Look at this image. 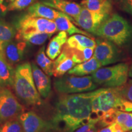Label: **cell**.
Here are the masks:
<instances>
[{
  "instance_id": "obj_2",
  "label": "cell",
  "mask_w": 132,
  "mask_h": 132,
  "mask_svg": "<svg viewBox=\"0 0 132 132\" xmlns=\"http://www.w3.org/2000/svg\"><path fill=\"white\" fill-rule=\"evenodd\" d=\"M15 94L28 105L39 106L42 103L32 76L31 64L29 62L19 64L15 69L13 87Z\"/></svg>"
},
{
  "instance_id": "obj_20",
  "label": "cell",
  "mask_w": 132,
  "mask_h": 132,
  "mask_svg": "<svg viewBox=\"0 0 132 132\" xmlns=\"http://www.w3.org/2000/svg\"><path fill=\"white\" fill-rule=\"evenodd\" d=\"M15 69L7 62L0 52V85L3 87H13Z\"/></svg>"
},
{
  "instance_id": "obj_31",
  "label": "cell",
  "mask_w": 132,
  "mask_h": 132,
  "mask_svg": "<svg viewBox=\"0 0 132 132\" xmlns=\"http://www.w3.org/2000/svg\"><path fill=\"white\" fill-rule=\"evenodd\" d=\"M119 7L132 16V0H118Z\"/></svg>"
},
{
  "instance_id": "obj_23",
  "label": "cell",
  "mask_w": 132,
  "mask_h": 132,
  "mask_svg": "<svg viewBox=\"0 0 132 132\" xmlns=\"http://www.w3.org/2000/svg\"><path fill=\"white\" fill-rule=\"evenodd\" d=\"M94 49V48H86L83 50H78L70 48L65 44L62 47V50H65L70 55L73 61L77 64L87 61L91 58L93 56Z\"/></svg>"
},
{
  "instance_id": "obj_28",
  "label": "cell",
  "mask_w": 132,
  "mask_h": 132,
  "mask_svg": "<svg viewBox=\"0 0 132 132\" xmlns=\"http://www.w3.org/2000/svg\"><path fill=\"white\" fill-rule=\"evenodd\" d=\"M1 132H23V128L18 119L9 120L1 126Z\"/></svg>"
},
{
  "instance_id": "obj_7",
  "label": "cell",
  "mask_w": 132,
  "mask_h": 132,
  "mask_svg": "<svg viewBox=\"0 0 132 132\" xmlns=\"http://www.w3.org/2000/svg\"><path fill=\"white\" fill-rule=\"evenodd\" d=\"M54 87L63 94L82 93L95 90L97 87L92 76L64 75L54 81Z\"/></svg>"
},
{
  "instance_id": "obj_36",
  "label": "cell",
  "mask_w": 132,
  "mask_h": 132,
  "mask_svg": "<svg viewBox=\"0 0 132 132\" xmlns=\"http://www.w3.org/2000/svg\"><path fill=\"white\" fill-rule=\"evenodd\" d=\"M98 130H97V128H96V127H95V125H94V126H93L92 127L89 128V129L86 132H98Z\"/></svg>"
},
{
  "instance_id": "obj_30",
  "label": "cell",
  "mask_w": 132,
  "mask_h": 132,
  "mask_svg": "<svg viewBox=\"0 0 132 132\" xmlns=\"http://www.w3.org/2000/svg\"><path fill=\"white\" fill-rule=\"evenodd\" d=\"M36 0H14L7 6L9 11H20L31 6Z\"/></svg>"
},
{
  "instance_id": "obj_18",
  "label": "cell",
  "mask_w": 132,
  "mask_h": 132,
  "mask_svg": "<svg viewBox=\"0 0 132 132\" xmlns=\"http://www.w3.org/2000/svg\"><path fill=\"white\" fill-rule=\"evenodd\" d=\"M67 40V33L65 31H60L56 36L52 38L49 42L46 50L48 57L52 60L56 59L61 53L63 46Z\"/></svg>"
},
{
  "instance_id": "obj_29",
  "label": "cell",
  "mask_w": 132,
  "mask_h": 132,
  "mask_svg": "<svg viewBox=\"0 0 132 132\" xmlns=\"http://www.w3.org/2000/svg\"><path fill=\"white\" fill-rule=\"evenodd\" d=\"M116 89L123 99L132 102V80L127 81L123 86L116 87Z\"/></svg>"
},
{
  "instance_id": "obj_10",
  "label": "cell",
  "mask_w": 132,
  "mask_h": 132,
  "mask_svg": "<svg viewBox=\"0 0 132 132\" xmlns=\"http://www.w3.org/2000/svg\"><path fill=\"white\" fill-rule=\"evenodd\" d=\"M23 132H44L54 129L52 122H47L33 111L22 113L17 118Z\"/></svg>"
},
{
  "instance_id": "obj_19",
  "label": "cell",
  "mask_w": 132,
  "mask_h": 132,
  "mask_svg": "<svg viewBox=\"0 0 132 132\" xmlns=\"http://www.w3.org/2000/svg\"><path fill=\"white\" fill-rule=\"evenodd\" d=\"M102 64L96 58L92 56L87 61L77 64L68 72L69 75L84 77L92 74L102 67Z\"/></svg>"
},
{
  "instance_id": "obj_32",
  "label": "cell",
  "mask_w": 132,
  "mask_h": 132,
  "mask_svg": "<svg viewBox=\"0 0 132 132\" xmlns=\"http://www.w3.org/2000/svg\"><path fill=\"white\" fill-rule=\"evenodd\" d=\"M98 132H124L120 126L117 123L114 122L98 130Z\"/></svg>"
},
{
  "instance_id": "obj_6",
  "label": "cell",
  "mask_w": 132,
  "mask_h": 132,
  "mask_svg": "<svg viewBox=\"0 0 132 132\" xmlns=\"http://www.w3.org/2000/svg\"><path fill=\"white\" fill-rule=\"evenodd\" d=\"M16 35L29 33H47L52 34L57 31L55 21L40 17H35L28 14L21 15L15 20Z\"/></svg>"
},
{
  "instance_id": "obj_13",
  "label": "cell",
  "mask_w": 132,
  "mask_h": 132,
  "mask_svg": "<svg viewBox=\"0 0 132 132\" xmlns=\"http://www.w3.org/2000/svg\"><path fill=\"white\" fill-rule=\"evenodd\" d=\"M32 76L36 88L44 98H47L50 94L52 90V83L49 76L44 73L34 62L31 63Z\"/></svg>"
},
{
  "instance_id": "obj_12",
  "label": "cell",
  "mask_w": 132,
  "mask_h": 132,
  "mask_svg": "<svg viewBox=\"0 0 132 132\" xmlns=\"http://www.w3.org/2000/svg\"><path fill=\"white\" fill-rule=\"evenodd\" d=\"M26 45L27 43L19 40L10 41L5 44L2 53L10 65L13 66L22 60Z\"/></svg>"
},
{
  "instance_id": "obj_1",
  "label": "cell",
  "mask_w": 132,
  "mask_h": 132,
  "mask_svg": "<svg viewBox=\"0 0 132 132\" xmlns=\"http://www.w3.org/2000/svg\"><path fill=\"white\" fill-rule=\"evenodd\" d=\"M99 90L78 94H63L59 97L52 121L54 129L73 132L90 123L92 102Z\"/></svg>"
},
{
  "instance_id": "obj_15",
  "label": "cell",
  "mask_w": 132,
  "mask_h": 132,
  "mask_svg": "<svg viewBox=\"0 0 132 132\" xmlns=\"http://www.w3.org/2000/svg\"><path fill=\"white\" fill-rule=\"evenodd\" d=\"M61 12L55 11L53 8L41 2L32 4L27 9V14L32 16L40 17L44 19L54 20L60 15Z\"/></svg>"
},
{
  "instance_id": "obj_24",
  "label": "cell",
  "mask_w": 132,
  "mask_h": 132,
  "mask_svg": "<svg viewBox=\"0 0 132 132\" xmlns=\"http://www.w3.org/2000/svg\"><path fill=\"white\" fill-rule=\"evenodd\" d=\"M16 31L14 26L4 20H0V52L2 53L3 47L6 43L13 40Z\"/></svg>"
},
{
  "instance_id": "obj_11",
  "label": "cell",
  "mask_w": 132,
  "mask_h": 132,
  "mask_svg": "<svg viewBox=\"0 0 132 132\" xmlns=\"http://www.w3.org/2000/svg\"><path fill=\"white\" fill-rule=\"evenodd\" d=\"M93 56L102 66H104L116 62L118 59V53L113 42L106 39H98L96 41Z\"/></svg>"
},
{
  "instance_id": "obj_33",
  "label": "cell",
  "mask_w": 132,
  "mask_h": 132,
  "mask_svg": "<svg viewBox=\"0 0 132 132\" xmlns=\"http://www.w3.org/2000/svg\"><path fill=\"white\" fill-rule=\"evenodd\" d=\"M117 110L122 111L132 112V102L122 98L120 104L117 107Z\"/></svg>"
},
{
  "instance_id": "obj_27",
  "label": "cell",
  "mask_w": 132,
  "mask_h": 132,
  "mask_svg": "<svg viewBox=\"0 0 132 132\" xmlns=\"http://www.w3.org/2000/svg\"><path fill=\"white\" fill-rule=\"evenodd\" d=\"M114 120L120 125L124 132L132 130V112L129 113L116 110L114 113Z\"/></svg>"
},
{
  "instance_id": "obj_37",
  "label": "cell",
  "mask_w": 132,
  "mask_h": 132,
  "mask_svg": "<svg viewBox=\"0 0 132 132\" xmlns=\"http://www.w3.org/2000/svg\"><path fill=\"white\" fill-rule=\"evenodd\" d=\"M128 77L132 78V64L131 67L129 68V70H128Z\"/></svg>"
},
{
  "instance_id": "obj_26",
  "label": "cell",
  "mask_w": 132,
  "mask_h": 132,
  "mask_svg": "<svg viewBox=\"0 0 132 132\" xmlns=\"http://www.w3.org/2000/svg\"><path fill=\"white\" fill-rule=\"evenodd\" d=\"M52 36V34H47V33H29V34L16 35L15 39L16 40L24 41L32 45H40L44 44L46 40Z\"/></svg>"
},
{
  "instance_id": "obj_21",
  "label": "cell",
  "mask_w": 132,
  "mask_h": 132,
  "mask_svg": "<svg viewBox=\"0 0 132 132\" xmlns=\"http://www.w3.org/2000/svg\"><path fill=\"white\" fill-rule=\"evenodd\" d=\"M65 45L70 48L83 50L86 48H95L96 42L93 39L82 34H75L67 39Z\"/></svg>"
},
{
  "instance_id": "obj_16",
  "label": "cell",
  "mask_w": 132,
  "mask_h": 132,
  "mask_svg": "<svg viewBox=\"0 0 132 132\" xmlns=\"http://www.w3.org/2000/svg\"><path fill=\"white\" fill-rule=\"evenodd\" d=\"M77 64L72 57L64 50L61 53L54 61L53 75L56 77H61L71 70Z\"/></svg>"
},
{
  "instance_id": "obj_38",
  "label": "cell",
  "mask_w": 132,
  "mask_h": 132,
  "mask_svg": "<svg viewBox=\"0 0 132 132\" xmlns=\"http://www.w3.org/2000/svg\"><path fill=\"white\" fill-rule=\"evenodd\" d=\"M3 1H4V0H0V4H3Z\"/></svg>"
},
{
  "instance_id": "obj_3",
  "label": "cell",
  "mask_w": 132,
  "mask_h": 132,
  "mask_svg": "<svg viewBox=\"0 0 132 132\" xmlns=\"http://www.w3.org/2000/svg\"><path fill=\"white\" fill-rule=\"evenodd\" d=\"M94 35L122 47L132 37V26L124 18L114 14L104 21Z\"/></svg>"
},
{
  "instance_id": "obj_17",
  "label": "cell",
  "mask_w": 132,
  "mask_h": 132,
  "mask_svg": "<svg viewBox=\"0 0 132 132\" xmlns=\"http://www.w3.org/2000/svg\"><path fill=\"white\" fill-rule=\"evenodd\" d=\"M71 20H72V17H70L68 15L61 12L60 15L54 21H55V23L56 24L57 31H65L67 33V34L70 36L73 34H80L90 37H91V36L87 32L82 31L75 26Z\"/></svg>"
},
{
  "instance_id": "obj_39",
  "label": "cell",
  "mask_w": 132,
  "mask_h": 132,
  "mask_svg": "<svg viewBox=\"0 0 132 132\" xmlns=\"http://www.w3.org/2000/svg\"><path fill=\"white\" fill-rule=\"evenodd\" d=\"M3 87L2 86H1V85H0V89H3Z\"/></svg>"
},
{
  "instance_id": "obj_34",
  "label": "cell",
  "mask_w": 132,
  "mask_h": 132,
  "mask_svg": "<svg viewBox=\"0 0 132 132\" xmlns=\"http://www.w3.org/2000/svg\"><path fill=\"white\" fill-rule=\"evenodd\" d=\"M94 125H95V124H94V123H87V124L82 125V126L81 127L78 128V129L75 130L73 132H86L89 129V128L92 127L93 126H94Z\"/></svg>"
},
{
  "instance_id": "obj_42",
  "label": "cell",
  "mask_w": 132,
  "mask_h": 132,
  "mask_svg": "<svg viewBox=\"0 0 132 132\" xmlns=\"http://www.w3.org/2000/svg\"><path fill=\"white\" fill-rule=\"evenodd\" d=\"M0 132H1V127H0Z\"/></svg>"
},
{
  "instance_id": "obj_22",
  "label": "cell",
  "mask_w": 132,
  "mask_h": 132,
  "mask_svg": "<svg viewBox=\"0 0 132 132\" xmlns=\"http://www.w3.org/2000/svg\"><path fill=\"white\" fill-rule=\"evenodd\" d=\"M82 7L91 11L110 14L112 10L111 0H82Z\"/></svg>"
},
{
  "instance_id": "obj_8",
  "label": "cell",
  "mask_w": 132,
  "mask_h": 132,
  "mask_svg": "<svg viewBox=\"0 0 132 132\" xmlns=\"http://www.w3.org/2000/svg\"><path fill=\"white\" fill-rule=\"evenodd\" d=\"M24 108L9 89H0V124L17 119Z\"/></svg>"
},
{
  "instance_id": "obj_40",
  "label": "cell",
  "mask_w": 132,
  "mask_h": 132,
  "mask_svg": "<svg viewBox=\"0 0 132 132\" xmlns=\"http://www.w3.org/2000/svg\"><path fill=\"white\" fill-rule=\"evenodd\" d=\"M8 1H11V2H12V1H14V0H8Z\"/></svg>"
},
{
  "instance_id": "obj_25",
  "label": "cell",
  "mask_w": 132,
  "mask_h": 132,
  "mask_svg": "<svg viewBox=\"0 0 132 132\" xmlns=\"http://www.w3.org/2000/svg\"><path fill=\"white\" fill-rule=\"evenodd\" d=\"M37 65L48 76L53 75L54 61L48 57L45 53V47L43 46L39 49L36 56Z\"/></svg>"
},
{
  "instance_id": "obj_9",
  "label": "cell",
  "mask_w": 132,
  "mask_h": 132,
  "mask_svg": "<svg viewBox=\"0 0 132 132\" xmlns=\"http://www.w3.org/2000/svg\"><path fill=\"white\" fill-rule=\"evenodd\" d=\"M110 16V14L94 12L82 7L80 14L74 19V21L84 30L94 34L101 24Z\"/></svg>"
},
{
  "instance_id": "obj_41",
  "label": "cell",
  "mask_w": 132,
  "mask_h": 132,
  "mask_svg": "<svg viewBox=\"0 0 132 132\" xmlns=\"http://www.w3.org/2000/svg\"><path fill=\"white\" fill-rule=\"evenodd\" d=\"M44 132H50V131H44Z\"/></svg>"
},
{
  "instance_id": "obj_43",
  "label": "cell",
  "mask_w": 132,
  "mask_h": 132,
  "mask_svg": "<svg viewBox=\"0 0 132 132\" xmlns=\"http://www.w3.org/2000/svg\"><path fill=\"white\" fill-rule=\"evenodd\" d=\"M128 132H132V130H131V131H128Z\"/></svg>"
},
{
  "instance_id": "obj_4",
  "label": "cell",
  "mask_w": 132,
  "mask_h": 132,
  "mask_svg": "<svg viewBox=\"0 0 132 132\" xmlns=\"http://www.w3.org/2000/svg\"><path fill=\"white\" fill-rule=\"evenodd\" d=\"M122 98L116 87L100 89L92 102L90 123L96 124L107 112L115 110L121 102Z\"/></svg>"
},
{
  "instance_id": "obj_35",
  "label": "cell",
  "mask_w": 132,
  "mask_h": 132,
  "mask_svg": "<svg viewBox=\"0 0 132 132\" xmlns=\"http://www.w3.org/2000/svg\"><path fill=\"white\" fill-rule=\"evenodd\" d=\"M8 10L7 6L4 4H0V20H3V18L6 16Z\"/></svg>"
},
{
  "instance_id": "obj_14",
  "label": "cell",
  "mask_w": 132,
  "mask_h": 132,
  "mask_svg": "<svg viewBox=\"0 0 132 132\" xmlns=\"http://www.w3.org/2000/svg\"><path fill=\"white\" fill-rule=\"evenodd\" d=\"M41 3L53 9L59 10L73 19L79 15L82 8L81 5L67 0H41Z\"/></svg>"
},
{
  "instance_id": "obj_5",
  "label": "cell",
  "mask_w": 132,
  "mask_h": 132,
  "mask_svg": "<svg viewBox=\"0 0 132 132\" xmlns=\"http://www.w3.org/2000/svg\"><path fill=\"white\" fill-rule=\"evenodd\" d=\"M129 67L127 63H119L100 68L92 74L94 81L106 87H118L127 81Z\"/></svg>"
}]
</instances>
